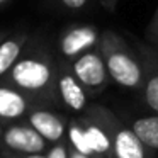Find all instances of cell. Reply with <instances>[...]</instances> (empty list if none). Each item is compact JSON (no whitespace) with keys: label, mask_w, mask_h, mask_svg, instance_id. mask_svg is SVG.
Listing matches in <instances>:
<instances>
[{"label":"cell","mask_w":158,"mask_h":158,"mask_svg":"<svg viewBox=\"0 0 158 158\" xmlns=\"http://www.w3.org/2000/svg\"><path fill=\"white\" fill-rule=\"evenodd\" d=\"M94 158H114L112 127L117 117L100 106L87 107L78 116Z\"/></svg>","instance_id":"cell-3"},{"label":"cell","mask_w":158,"mask_h":158,"mask_svg":"<svg viewBox=\"0 0 158 158\" xmlns=\"http://www.w3.org/2000/svg\"><path fill=\"white\" fill-rule=\"evenodd\" d=\"M117 2L119 0H99V4L106 9L107 12H114L117 9Z\"/></svg>","instance_id":"cell-18"},{"label":"cell","mask_w":158,"mask_h":158,"mask_svg":"<svg viewBox=\"0 0 158 158\" xmlns=\"http://www.w3.org/2000/svg\"><path fill=\"white\" fill-rule=\"evenodd\" d=\"M27 43H29L27 32H14V34H9L4 41L0 43V78L21 58V55L26 49Z\"/></svg>","instance_id":"cell-11"},{"label":"cell","mask_w":158,"mask_h":158,"mask_svg":"<svg viewBox=\"0 0 158 158\" xmlns=\"http://www.w3.org/2000/svg\"><path fill=\"white\" fill-rule=\"evenodd\" d=\"M141 90L146 106L158 114V65H151L148 58L144 61V83Z\"/></svg>","instance_id":"cell-13"},{"label":"cell","mask_w":158,"mask_h":158,"mask_svg":"<svg viewBox=\"0 0 158 158\" xmlns=\"http://www.w3.org/2000/svg\"><path fill=\"white\" fill-rule=\"evenodd\" d=\"M26 121L48 141L49 144L60 143L66 139V127L68 121L53 110L49 106H34L31 112L26 116Z\"/></svg>","instance_id":"cell-8"},{"label":"cell","mask_w":158,"mask_h":158,"mask_svg":"<svg viewBox=\"0 0 158 158\" xmlns=\"http://www.w3.org/2000/svg\"><path fill=\"white\" fill-rule=\"evenodd\" d=\"M68 151H70L68 141L63 139V141H60V143L51 144L49 150L46 151V156L48 158H68Z\"/></svg>","instance_id":"cell-14"},{"label":"cell","mask_w":158,"mask_h":158,"mask_svg":"<svg viewBox=\"0 0 158 158\" xmlns=\"http://www.w3.org/2000/svg\"><path fill=\"white\" fill-rule=\"evenodd\" d=\"M58 65L60 60H56L48 49L27 43L21 58L0 78V82L19 89L39 106L58 104Z\"/></svg>","instance_id":"cell-1"},{"label":"cell","mask_w":158,"mask_h":158,"mask_svg":"<svg viewBox=\"0 0 158 158\" xmlns=\"http://www.w3.org/2000/svg\"><path fill=\"white\" fill-rule=\"evenodd\" d=\"M131 129L151 151H158V114L139 116L131 123Z\"/></svg>","instance_id":"cell-12"},{"label":"cell","mask_w":158,"mask_h":158,"mask_svg":"<svg viewBox=\"0 0 158 158\" xmlns=\"http://www.w3.org/2000/svg\"><path fill=\"white\" fill-rule=\"evenodd\" d=\"M100 32L94 26H73L68 27L58 39L60 60L73 61L82 53L99 46Z\"/></svg>","instance_id":"cell-7"},{"label":"cell","mask_w":158,"mask_h":158,"mask_svg":"<svg viewBox=\"0 0 158 158\" xmlns=\"http://www.w3.org/2000/svg\"><path fill=\"white\" fill-rule=\"evenodd\" d=\"M51 144L26 119L5 124L0 148L17 153H46Z\"/></svg>","instance_id":"cell-5"},{"label":"cell","mask_w":158,"mask_h":158,"mask_svg":"<svg viewBox=\"0 0 158 158\" xmlns=\"http://www.w3.org/2000/svg\"><path fill=\"white\" fill-rule=\"evenodd\" d=\"M0 158H5V156H2V155H0Z\"/></svg>","instance_id":"cell-23"},{"label":"cell","mask_w":158,"mask_h":158,"mask_svg":"<svg viewBox=\"0 0 158 158\" xmlns=\"http://www.w3.org/2000/svg\"><path fill=\"white\" fill-rule=\"evenodd\" d=\"M70 66H72L75 77L78 78V82L85 87L89 95L100 94L110 80L106 61H104L99 48L82 53L78 58L70 61Z\"/></svg>","instance_id":"cell-4"},{"label":"cell","mask_w":158,"mask_h":158,"mask_svg":"<svg viewBox=\"0 0 158 158\" xmlns=\"http://www.w3.org/2000/svg\"><path fill=\"white\" fill-rule=\"evenodd\" d=\"M7 2H9V0H0V7H4V5L7 4Z\"/></svg>","instance_id":"cell-22"},{"label":"cell","mask_w":158,"mask_h":158,"mask_svg":"<svg viewBox=\"0 0 158 158\" xmlns=\"http://www.w3.org/2000/svg\"><path fill=\"white\" fill-rule=\"evenodd\" d=\"M0 155L5 158H48L46 153H17V151L4 150V148H0Z\"/></svg>","instance_id":"cell-16"},{"label":"cell","mask_w":158,"mask_h":158,"mask_svg":"<svg viewBox=\"0 0 158 158\" xmlns=\"http://www.w3.org/2000/svg\"><path fill=\"white\" fill-rule=\"evenodd\" d=\"M56 89H58L60 102L68 110L77 114L85 112V109L89 107V92L75 77L72 66H70V61L60 60Z\"/></svg>","instance_id":"cell-6"},{"label":"cell","mask_w":158,"mask_h":158,"mask_svg":"<svg viewBox=\"0 0 158 158\" xmlns=\"http://www.w3.org/2000/svg\"><path fill=\"white\" fill-rule=\"evenodd\" d=\"M9 34H10V32H9V31H5V29H0V43L4 41V39L7 38Z\"/></svg>","instance_id":"cell-20"},{"label":"cell","mask_w":158,"mask_h":158,"mask_svg":"<svg viewBox=\"0 0 158 158\" xmlns=\"http://www.w3.org/2000/svg\"><path fill=\"white\" fill-rule=\"evenodd\" d=\"M99 51L106 61L110 80L127 90H141L144 83V63L129 48L123 36L106 29L100 32Z\"/></svg>","instance_id":"cell-2"},{"label":"cell","mask_w":158,"mask_h":158,"mask_svg":"<svg viewBox=\"0 0 158 158\" xmlns=\"http://www.w3.org/2000/svg\"><path fill=\"white\" fill-rule=\"evenodd\" d=\"M144 38H146V41L150 44L158 46V9L155 12L153 19L150 21V24H148L146 31H144Z\"/></svg>","instance_id":"cell-15"},{"label":"cell","mask_w":158,"mask_h":158,"mask_svg":"<svg viewBox=\"0 0 158 158\" xmlns=\"http://www.w3.org/2000/svg\"><path fill=\"white\" fill-rule=\"evenodd\" d=\"M2 133H4V124H0V143H2Z\"/></svg>","instance_id":"cell-21"},{"label":"cell","mask_w":158,"mask_h":158,"mask_svg":"<svg viewBox=\"0 0 158 158\" xmlns=\"http://www.w3.org/2000/svg\"><path fill=\"white\" fill-rule=\"evenodd\" d=\"M112 150L114 158H155V151L148 150L136 133L119 119H116L112 127Z\"/></svg>","instance_id":"cell-10"},{"label":"cell","mask_w":158,"mask_h":158,"mask_svg":"<svg viewBox=\"0 0 158 158\" xmlns=\"http://www.w3.org/2000/svg\"><path fill=\"white\" fill-rule=\"evenodd\" d=\"M34 106L39 104H36L29 95L9 83L0 82V124L5 126L26 119Z\"/></svg>","instance_id":"cell-9"},{"label":"cell","mask_w":158,"mask_h":158,"mask_svg":"<svg viewBox=\"0 0 158 158\" xmlns=\"http://www.w3.org/2000/svg\"><path fill=\"white\" fill-rule=\"evenodd\" d=\"M60 4L68 10H80L89 4V0H60Z\"/></svg>","instance_id":"cell-17"},{"label":"cell","mask_w":158,"mask_h":158,"mask_svg":"<svg viewBox=\"0 0 158 158\" xmlns=\"http://www.w3.org/2000/svg\"><path fill=\"white\" fill-rule=\"evenodd\" d=\"M68 158H92V156H90V155L82 153V151H78V150H75V148H70Z\"/></svg>","instance_id":"cell-19"}]
</instances>
